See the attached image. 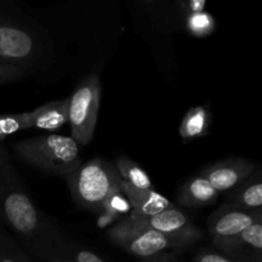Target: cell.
Returning <instances> with one entry per match:
<instances>
[{
  "label": "cell",
  "mask_w": 262,
  "mask_h": 262,
  "mask_svg": "<svg viewBox=\"0 0 262 262\" xmlns=\"http://www.w3.org/2000/svg\"><path fill=\"white\" fill-rule=\"evenodd\" d=\"M42 54L43 46L35 32L0 10V63L28 72Z\"/></svg>",
  "instance_id": "obj_5"
},
{
  "label": "cell",
  "mask_w": 262,
  "mask_h": 262,
  "mask_svg": "<svg viewBox=\"0 0 262 262\" xmlns=\"http://www.w3.org/2000/svg\"><path fill=\"white\" fill-rule=\"evenodd\" d=\"M184 26L194 37H206L214 33L216 28V20L210 13L204 10V12L184 15Z\"/></svg>",
  "instance_id": "obj_19"
},
{
  "label": "cell",
  "mask_w": 262,
  "mask_h": 262,
  "mask_svg": "<svg viewBox=\"0 0 262 262\" xmlns=\"http://www.w3.org/2000/svg\"><path fill=\"white\" fill-rule=\"evenodd\" d=\"M68 104L69 99L54 100L45 102L37 109L30 112L31 128L45 130V132H56L66 123H68Z\"/></svg>",
  "instance_id": "obj_14"
},
{
  "label": "cell",
  "mask_w": 262,
  "mask_h": 262,
  "mask_svg": "<svg viewBox=\"0 0 262 262\" xmlns=\"http://www.w3.org/2000/svg\"><path fill=\"white\" fill-rule=\"evenodd\" d=\"M227 204L242 211L262 210V171L257 169L243 183L227 192Z\"/></svg>",
  "instance_id": "obj_12"
},
{
  "label": "cell",
  "mask_w": 262,
  "mask_h": 262,
  "mask_svg": "<svg viewBox=\"0 0 262 262\" xmlns=\"http://www.w3.org/2000/svg\"><path fill=\"white\" fill-rule=\"evenodd\" d=\"M68 123L71 137L78 146L91 142L99 117L101 82L97 74L83 77L68 97Z\"/></svg>",
  "instance_id": "obj_4"
},
{
  "label": "cell",
  "mask_w": 262,
  "mask_h": 262,
  "mask_svg": "<svg viewBox=\"0 0 262 262\" xmlns=\"http://www.w3.org/2000/svg\"><path fill=\"white\" fill-rule=\"evenodd\" d=\"M129 212L130 205L128 202L123 189L119 192H115L114 194H112L107 199L104 207H102L101 212L99 214V225L104 227V225L109 224V223L118 219V217L127 216V215H129Z\"/></svg>",
  "instance_id": "obj_18"
},
{
  "label": "cell",
  "mask_w": 262,
  "mask_h": 262,
  "mask_svg": "<svg viewBox=\"0 0 262 262\" xmlns=\"http://www.w3.org/2000/svg\"><path fill=\"white\" fill-rule=\"evenodd\" d=\"M219 192L209 183L207 179L197 174L184 182L177 196L179 205L191 209H201L215 204L219 199Z\"/></svg>",
  "instance_id": "obj_13"
},
{
  "label": "cell",
  "mask_w": 262,
  "mask_h": 262,
  "mask_svg": "<svg viewBox=\"0 0 262 262\" xmlns=\"http://www.w3.org/2000/svg\"><path fill=\"white\" fill-rule=\"evenodd\" d=\"M194 262H237L232 258L227 257V256L222 255V253L215 252H200L199 255L194 257Z\"/></svg>",
  "instance_id": "obj_23"
},
{
  "label": "cell",
  "mask_w": 262,
  "mask_h": 262,
  "mask_svg": "<svg viewBox=\"0 0 262 262\" xmlns=\"http://www.w3.org/2000/svg\"><path fill=\"white\" fill-rule=\"evenodd\" d=\"M13 150L26 165L50 176L67 177L83 163L76 141L55 133L22 140Z\"/></svg>",
  "instance_id": "obj_2"
},
{
  "label": "cell",
  "mask_w": 262,
  "mask_h": 262,
  "mask_svg": "<svg viewBox=\"0 0 262 262\" xmlns=\"http://www.w3.org/2000/svg\"><path fill=\"white\" fill-rule=\"evenodd\" d=\"M256 223H262V210L248 212L225 204L210 215L207 228L212 243L219 248Z\"/></svg>",
  "instance_id": "obj_8"
},
{
  "label": "cell",
  "mask_w": 262,
  "mask_h": 262,
  "mask_svg": "<svg viewBox=\"0 0 262 262\" xmlns=\"http://www.w3.org/2000/svg\"><path fill=\"white\" fill-rule=\"evenodd\" d=\"M130 217V216H129ZM133 219V217H132ZM141 223L156 230L168 238L177 247V250H184L204 238L201 229L194 225L191 217L176 206L169 207L159 214L150 217H141Z\"/></svg>",
  "instance_id": "obj_7"
},
{
  "label": "cell",
  "mask_w": 262,
  "mask_h": 262,
  "mask_svg": "<svg viewBox=\"0 0 262 262\" xmlns=\"http://www.w3.org/2000/svg\"><path fill=\"white\" fill-rule=\"evenodd\" d=\"M0 262H33L14 235L0 224Z\"/></svg>",
  "instance_id": "obj_17"
},
{
  "label": "cell",
  "mask_w": 262,
  "mask_h": 262,
  "mask_svg": "<svg viewBox=\"0 0 262 262\" xmlns=\"http://www.w3.org/2000/svg\"><path fill=\"white\" fill-rule=\"evenodd\" d=\"M56 258L63 262H105L101 257L95 255L91 251L82 250V248L71 245L67 246L63 252Z\"/></svg>",
  "instance_id": "obj_21"
},
{
  "label": "cell",
  "mask_w": 262,
  "mask_h": 262,
  "mask_svg": "<svg viewBox=\"0 0 262 262\" xmlns=\"http://www.w3.org/2000/svg\"><path fill=\"white\" fill-rule=\"evenodd\" d=\"M142 262H181L178 260V258L174 257L173 255H170V253H159V255L156 256H152V257H148V258H145V260H142Z\"/></svg>",
  "instance_id": "obj_25"
},
{
  "label": "cell",
  "mask_w": 262,
  "mask_h": 262,
  "mask_svg": "<svg viewBox=\"0 0 262 262\" xmlns=\"http://www.w3.org/2000/svg\"><path fill=\"white\" fill-rule=\"evenodd\" d=\"M74 202L82 209L100 214L112 194L122 191V179L114 164L101 158L82 163L64 177Z\"/></svg>",
  "instance_id": "obj_3"
},
{
  "label": "cell",
  "mask_w": 262,
  "mask_h": 262,
  "mask_svg": "<svg viewBox=\"0 0 262 262\" xmlns=\"http://www.w3.org/2000/svg\"><path fill=\"white\" fill-rule=\"evenodd\" d=\"M257 169V164L252 160L245 158H228L207 165L202 169L200 176L207 179L219 193H223L239 186Z\"/></svg>",
  "instance_id": "obj_9"
},
{
  "label": "cell",
  "mask_w": 262,
  "mask_h": 262,
  "mask_svg": "<svg viewBox=\"0 0 262 262\" xmlns=\"http://www.w3.org/2000/svg\"><path fill=\"white\" fill-rule=\"evenodd\" d=\"M0 223L28 255L48 262L69 246L67 234L35 205L10 163L0 169Z\"/></svg>",
  "instance_id": "obj_1"
},
{
  "label": "cell",
  "mask_w": 262,
  "mask_h": 262,
  "mask_svg": "<svg viewBox=\"0 0 262 262\" xmlns=\"http://www.w3.org/2000/svg\"><path fill=\"white\" fill-rule=\"evenodd\" d=\"M26 74L27 72L25 69L0 63V86L20 81L22 78H25Z\"/></svg>",
  "instance_id": "obj_22"
},
{
  "label": "cell",
  "mask_w": 262,
  "mask_h": 262,
  "mask_svg": "<svg viewBox=\"0 0 262 262\" xmlns=\"http://www.w3.org/2000/svg\"><path fill=\"white\" fill-rule=\"evenodd\" d=\"M9 161V154H8L7 148L3 146V143H0V169L3 168L4 165H7Z\"/></svg>",
  "instance_id": "obj_26"
},
{
  "label": "cell",
  "mask_w": 262,
  "mask_h": 262,
  "mask_svg": "<svg viewBox=\"0 0 262 262\" xmlns=\"http://www.w3.org/2000/svg\"><path fill=\"white\" fill-rule=\"evenodd\" d=\"M212 124V114L204 105L191 107L182 119L179 125V136L184 141L197 140L209 135Z\"/></svg>",
  "instance_id": "obj_15"
},
{
  "label": "cell",
  "mask_w": 262,
  "mask_h": 262,
  "mask_svg": "<svg viewBox=\"0 0 262 262\" xmlns=\"http://www.w3.org/2000/svg\"><path fill=\"white\" fill-rule=\"evenodd\" d=\"M48 262H63V261H60V260H58V258H53V260H49Z\"/></svg>",
  "instance_id": "obj_27"
},
{
  "label": "cell",
  "mask_w": 262,
  "mask_h": 262,
  "mask_svg": "<svg viewBox=\"0 0 262 262\" xmlns=\"http://www.w3.org/2000/svg\"><path fill=\"white\" fill-rule=\"evenodd\" d=\"M106 237L117 247L141 260L164 253L168 250H177L168 238L128 215L107 230Z\"/></svg>",
  "instance_id": "obj_6"
},
{
  "label": "cell",
  "mask_w": 262,
  "mask_h": 262,
  "mask_svg": "<svg viewBox=\"0 0 262 262\" xmlns=\"http://www.w3.org/2000/svg\"><path fill=\"white\" fill-rule=\"evenodd\" d=\"M122 189L130 205V212L128 216L133 217V219L154 216V215L174 206L166 197L158 193L155 189L142 191V189L133 188L132 186L124 183V182H122Z\"/></svg>",
  "instance_id": "obj_11"
},
{
  "label": "cell",
  "mask_w": 262,
  "mask_h": 262,
  "mask_svg": "<svg viewBox=\"0 0 262 262\" xmlns=\"http://www.w3.org/2000/svg\"><path fill=\"white\" fill-rule=\"evenodd\" d=\"M181 7L183 8L184 15L191 14V13L204 12L205 7H206V2L205 0H191V2L181 3Z\"/></svg>",
  "instance_id": "obj_24"
},
{
  "label": "cell",
  "mask_w": 262,
  "mask_h": 262,
  "mask_svg": "<svg viewBox=\"0 0 262 262\" xmlns=\"http://www.w3.org/2000/svg\"><path fill=\"white\" fill-rule=\"evenodd\" d=\"M217 250L237 262H262V223L251 225Z\"/></svg>",
  "instance_id": "obj_10"
},
{
  "label": "cell",
  "mask_w": 262,
  "mask_h": 262,
  "mask_svg": "<svg viewBox=\"0 0 262 262\" xmlns=\"http://www.w3.org/2000/svg\"><path fill=\"white\" fill-rule=\"evenodd\" d=\"M120 179L133 188L142 191H152L154 184L148 174L136 161L127 156H118L114 164Z\"/></svg>",
  "instance_id": "obj_16"
},
{
  "label": "cell",
  "mask_w": 262,
  "mask_h": 262,
  "mask_svg": "<svg viewBox=\"0 0 262 262\" xmlns=\"http://www.w3.org/2000/svg\"><path fill=\"white\" fill-rule=\"evenodd\" d=\"M31 114L30 112L5 113L0 114V143L9 136L19 130L30 129Z\"/></svg>",
  "instance_id": "obj_20"
}]
</instances>
